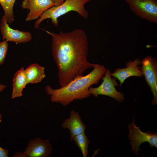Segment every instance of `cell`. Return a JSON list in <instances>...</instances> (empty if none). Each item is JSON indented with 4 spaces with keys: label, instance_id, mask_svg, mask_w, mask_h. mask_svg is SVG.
I'll return each instance as SVG.
<instances>
[{
    "label": "cell",
    "instance_id": "21",
    "mask_svg": "<svg viewBox=\"0 0 157 157\" xmlns=\"http://www.w3.org/2000/svg\"><path fill=\"white\" fill-rule=\"evenodd\" d=\"M1 117H2L0 113V122H1Z\"/></svg>",
    "mask_w": 157,
    "mask_h": 157
},
{
    "label": "cell",
    "instance_id": "14",
    "mask_svg": "<svg viewBox=\"0 0 157 157\" xmlns=\"http://www.w3.org/2000/svg\"><path fill=\"white\" fill-rule=\"evenodd\" d=\"M44 67L36 63H33L25 69L28 84L40 82L45 77Z\"/></svg>",
    "mask_w": 157,
    "mask_h": 157
},
{
    "label": "cell",
    "instance_id": "4",
    "mask_svg": "<svg viewBox=\"0 0 157 157\" xmlns=\"http://www.w3.org/2000/svg\"><path fill=\"white\" fill-rule=\"evenodd\" d=\"M111 73L110 69H106L102 78L103 81L101 84L96 88L90 87L89 89V93L95 97L100 95H105L113 98L118 102H122L125 99L124 94L116 89L115 87L119 85L116 78H112Z\"/></svg>",
    "mask_w": 157,
    "mask_h": 157
},
{
    "label": "cell",
    "instance_id": "13",
    "mask_svg": "<svg viewBox=\"0 0 157 157\" xmlns=\"http://www.w3.org/2000/svg\"><path fill=\"white\" fill-rule=\"evenodd\" d=\"M27 84L25 69L22 67L15 74L13 78L12 98L22 96L23 90Z\"/></svg>",
    "mask_w": 157,
    "mask_h": 157
},
{
    "label": "cell",
    "instance_id": "11",
    "mask_svg": "<svg viewBox=\"0 0 157 157\" xmlns=\"http://www.w3.org/2000/svg\"><path fill=\"white\" fill-rule=\"evenodd\" d=\"M141 60L138 58L134 60H129L126 63V67L123 68H117L112 73L111 76L118 79L120 82V86L124 83L128 78L131 76L139 77L143 76L141 70Z\"/></svg>",
    "mask_w": 157,
    "mask_h": 157
},
{
    "label": "cell",
    "instance_id": "2",
    "mask_svg": "<svg viewBox=\"0 0 157 157\" xmlns=\"http://www.w3.org/2000/svg\"><path fill=\"white\" fill-rule=\"evenodd\" d=\"M93 69L85 76L75 78L65 86L53 89L49 85L45 88V93L53 102L66 106L74 100H82L91 95L89 89L93 84L98 83L104 75L106 68L103 65L94 64Z\"/></svg>",
    "mask_w": 157,
    "mask_h": 157
},
{
    "label": "cell",
    "instance_id": "6",
    "mask_svg": "<svg viewBox=\"0 0 157 157\" xmlns=\"http://www.w3.org/2000/svg\"><path fill=\"white\" fill-rule=\"evenodd\" d=\"M129 134L128 137L131 140L130 144L131 146L132 150L138 156V151L140 150V146L142 143L147 142L149 143V147H157V132L149 131L144 132L140 128L137 126L133 118L132 123L128 126Z\"/></svg>",
    "mask_w": 157,
    "mask_h": 157
},
{
    "label": "cell",
    "instance_id": "18",
    "mask_svg": "<svg viewBox=\"0 0 157 157\" xmlns=\"http://www.w3.org/2000/svg\"><path fill=\"white\" fill-rule=\"evenodd\" d=\"M8 152L7 149L2 148L0 146V157H8Z\"/></svg>",
    "mask_w": 157,
    "mask_h": 157
},
{
    "label": "cell",
    "instance_id": "9",
    "mask_svg": "<svg viewBox=\"0 0 157 157\" xmlns=\"http://www.w3.org/2000/svg\"><path fill=\"white\" fill-rule=\"evenodd\" d=\"M8 23L5 17L3 15L0 25L3 40L16 43H25L31 40L32 36L30 32L14 29L10 28Z\"/></svg>",
    "mask_w": 157,
    "mask_h": 157
},
{
    "label": "cell",
    "instance_id": "1",
    "mask_svg": "<svg viewBox=\"0 0 157 157\" xmlns=\"http://www.w3.org/2000/svg\"><path fill=\"white\" fill-rule=\"evenodd\" d=\"M45 31L51 37L52 54L58 69L60 87L93 67L94 64L87 59L88 40L84 31L78 29L58 33Z\"/></svg>",
    "mask_w": 157,
    "mask_h": 157
},
{
    "label": "cell",
    "instance_id": "7",
    "mask_svg": "<svg viewBox=\"0 0 157 157\" xmlns=\"http://www.w3.org/2000/svg\"><path fill=\"white\" fill-rule=\"evenodd\" d=\"M141 61V70L153 96L151 104L155 105L157 104V59L148 55Z\"/></svg>",
    "mask_w": 157,
    "mask_h": 157
},
{
    "label": "cell",
    "instance_id": "8",
    "mask_svg": "<svg viewBox=\"0 0 157 157\" xmlns=\"http://www.w3.org/2000/svg\"><path fill=\"white\" fill-rule=\"evenodd\" d=\"M52 151L49 140L37 138L29 142L24 152L16 153L13 157H48L50 156Z\"/></svg>",
    "mask_w": 157,
    "mask_h": 157
},
{
    "label": "cell",
    "instance_id": "17",
    "mask_svg": "<svg viewBox=\"0 0 157 157\" xmlns=\"http://www.w3.org/2000/svg\"><path fill=\"white\" fill-rule=\"evenodd\" d=\"M8 42L4 40L0 42V66L4 62L8 49Z\"/></svg>",
    "mask_w": 157,
    "mask_h": 157
},
{
    "label": "cell",
    "instance_id": "10",
    "mask_svg": "<svg viewBox=\"0 0 157 157\" xmlns=\"http://www.w3.org/2000/svg\"><path fill=\"white\" fill-rule=\"evenodd\" d=\"M21 6L22 8L29 10L25 19L27 21L37 19L55 4L52 0H24Z\"/></svg>",
    "mask_w": 157,
    "mask_h": 157
},
{
    "label": "cell",
    "instance_id": "15",
    "mask_svg": "<svg viewBox=\"0 0 157 157\" xmlns=\"http://www.w3.org/2000/svg\"><path fill=\"white\" fill-rule=\"evenodd\" d=\"M72 140L74 142L80 149L83 156L87 157L89 152L88 147L90 141L85 132L76 136Z\"/></svg>",
    "mask_w": 157,
    "mask_h": 157
},
{
    "label": "cell",
    "instance_id": "3",
    "mask_svg": "<svg viewBox=\"0 0 157 157\" xmlns=\"http://www.w3.org/2000/svg\"><path fill=\"white\" fill-rule=\"evenodd\" d=\"M90 0H65L60 5L53 6L44 12L35 22L34 28H38L40 24L47 19H50L52 24L57 27L58 18L71 11L76 12L83 18L87 19L89 13L85 9V5Z\"/></svg>",
    "mask_w": 157,
    "mask_h": 157
},
{
    "label": "cell",
    "instance_id": "20",
    "mask_svg": "<svg viewBox=\"0 0 157 157\" xmlns=\"http://www.w3.org/2000/svg\"><path fill=\"white\" fill-rule=\"evenodd\" d=\"M6 85L0 84V92L3 91L6 88Z\"/></svg>",
    "mask_w": 157,
    "mask_h": 157
},
{
    "label": "cell",
    "instance_id": "16",
    "mask_svg": "<svg viewBox=\"0 0 157 157\" xmlns=\"http://www.w3.org/2000/svg\"><path fill=\"white\" fill-rule=\"evenodd\" d=\"M16 0H0V4L4 12L8 23L11 24L14 20L13 8Z\"/></svg>",
    "mask_w": 157,
    "mask_h": 157
},
{
    "label": "cell",
    "instance_id": "5",
    "mask_svg": "<svg viewBox=\"0 0 157 157\" xmlns=\"http://www.w3.org/2000/svg\"><path fill=\"white\" fill-rule=\"evenodd\" d=\"M137 16L157 24V0H124Z\"/></svg>",
    "mask_w": 157,
    "mask_h": 157
},
{
    "label": "cell",
    "instance_id": "19",
    "mask_svg": "<svg viewBox=\"0 0 157 157\" xmlns=\"http://www.w3.org/2000/svg\"><path fill=\"white\" fill-rule=\"evenodd\" d=\"M55 4V6H58L62 4L64 2V0H52Z\"/></svg>",
    "mask_w": 157,
    "mask_h": 157
},
{
    "label": "cell",
    "instance_id": "12",
    "mask_svg": "<svg viewBox=\"0 0 157 157\" xmlns=\"http://www.w3.org/2000/svg\"><path fill=\"white\" fill-rule=\"evenodd\" d=\"M62 127L69 130L71 141L76 136L85 132L86 128V126L83 122L80 114L74 110L70 111L69 117L65 119L62 124Z\"/></svg>",
    "mask_w": 157,
    "mask_h": 157
}]
</instances>
